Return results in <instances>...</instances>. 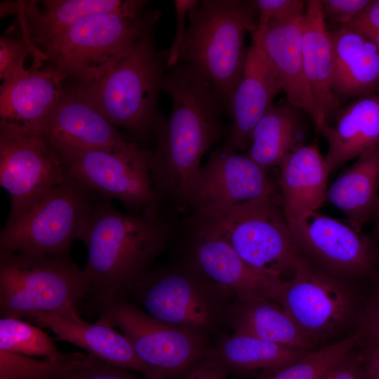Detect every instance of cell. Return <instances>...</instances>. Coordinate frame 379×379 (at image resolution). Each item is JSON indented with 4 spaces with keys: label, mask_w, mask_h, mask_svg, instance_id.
<instances>
[{
    "label": "cell",
    "mask_w": 379,
    "mask_h": 379,
    "mask_svg": "<svg viewBox=\"0 0 379 379\" xmlns=\"http://www.w3.org/2000/svg\"><path fill=\"white\" fill-rule=\"evenodd\" d=\"M29 48L25 40L2 36L0 39V78L3 81L24 67Z\"/></svg>",
    "instance_id": "d590c367"
},
{
    "label": "cell",
    "mask_w": 379,
    "mask_h": 379,
    "mask_svg": "<svg viewBox=\"0 0 379 379\" xmlns=\"http://www.w3.org/2000/svg\"><path fill=\"white\" fill-rule=\"evenodd\" d=\"M86 357L69 360L36 359L0 350V379H57Z\"/></svg>",
    "instance_id": "d6a6232c"
},
{
    "label": "cell",
    "mask_w": 379,
    "mask_h": 379,
    "mask_svg": "<svg viewBox=\"0 0 379 379\" xmlns=\"http://www.w3.org/2000/svg\"><path fill=\"white\" fill-rule=\"evenodd\" d=\"M0 350L25 355L40 356L52 360H69L84 354H64L53 340L38 326L21 319H0Z\"/></svg>",
    "instance_id": "4dcf8cb0"
},
{
    "label": "cell",
    "mask_w": 379,
    "mask_h": 379,
    "mask_svg": "<svg viewBox=\"0 0 379 379\" xmlns=\"http://www.w3.org/2000/svg\"><path fill=\"white\" fill-rule=\"evenodd\" d=\"M133 292L144 312L152 317L204 335L227 310L224 299L228 296L187 266L148 271Z\"/></svg>",
    "instance_id": "7c38bea8"
},
{
    "label": "cell",
    "mask_w": 379,
    "mask_h": 379,
    "mask_svg": "<svg viewBox=\"0 0 379 379\" xmlns=\"http://www.w3.org/2000/svg\"><path fill=\"white\" fill-rule=\"evenodd\" d=\"M359 352L361 379H379V337L365 335Z\"/></svg>",
    "instance_id": "f35d334b"
},
{
    "label": "cell",
    "mask_w": 379,
    "mask_h": 379,
    "mask_svg": "<svg viewBox=\"0 0 379 379\" xmlns=\"http://www.w3.org/2000/svg\"><path fill=\"white\" fill-rule=\"evenodd\" d=\"M333 55V90L340 100L379 94V49L347 26L330 32Z\"/></svg>",
    "instance_id": "cb8c5ba5"
},
{
    "label": "cell",
    "mask_w": 379,
    "mask_h": 379,
    "mask_svg": "<svg viewBox=\"0 0 379 379\" xmlns=\"http://www.w3.org/2000/svg\"><path fill=\"white\" fill-rule=\"evenodd\" d=\"M21 4L34 48L36 45L45 48L80 22L96 15L116 13L133 18H144L142 1H44L42 11L34 3Z\"/></svg>",
    "instance_id": "d4e9b609"
},
{
    "label": "cell",
    "mask_w": 379,
    "mask_h": 379,
    "mask_svg": "<svg viewBox=\"0 0 379 379\" xmlns=\"http://www.w3.org/2000/svg\"><path fill=\"white\" fill-rule=\"evenodd\" d=\"M253 1L259 18L257 29L252 33V37L260 41L270 22H284L298 18L303 15L307 5V1L302 0H255Z\"/></svg>",
    "instance_id": "836d02e7"
},
{
    "label": "cell",
    "mask_w": 379,
    "mask_h": 379,
    "mask_svg": "<svg viewBox=\"0 0 379 379\" xmlns=\"http://www.w3.org/2000/svg\"><path fill=\"white\" fill-rule=\"evenodd\" d=\"M371 0H321L324 17L345 25L361 12Z\"/></svg>",
    "instance_id": "74e56055"
},
{
    "label": "cell",
    "mask_w": 379,
    "mask_h": 379,
    "mask_svg": "<svg viewBox=\"0 0 379 379\" xmlns=\"http://www.w3.org/2000/svg\"><path fill=\"white\" fill-rule=\"evenodd\" d=\"M227 373L218 363L205 358L190 369L181 379H227Z\"/></svg>",
    "instance_id": "b9f144b4"
},
{
    "label": "cell",
    "mask_w": 379,
    "mask_h": 379,
    "mask_svg": "<svg viewBox=\"0 0 379 379\" xmlns=\"http://www.w3.org/2000/svg\"><path fill=\"white\" fill-rule=\"evenodd\" d=\"M365 335L359 326L345 338L313 350L298 361L256 379H320L331 366L354 350Z\"/></svg>",
    "instance_id": "1f68e13d"
},
{
    "label": "cell",
    "mask_w": 379,
    "mask_h": 379,
    "mask_svg": "<svg viewBox=\"0 0 379 379\" xmlns=\"http://www.w3.org/2000/svg\"><path fill=\"white\" fill-rule=\"evenodd\" d=\"M288 226L300 252L330 273L344 279L374 273L379 253L373 237L318 211Z\"/></svg>",
    "instance_id": "9a60e30c"
},
{
    "label": "cell",
    "mask_w": 379,
    "mask_h": 379,
    "mask_svg": "<svg viewBox=\"0 0 379 379\" xmlns=\"http://www.w3.org/2000/svg\"><path fill=\"white\" fill-rule=\"evenodd\" d=\"M302 18V15L288 21L270 22L262 44L280 80L287 102L308 114L319 131L324 123L305 73L301 51Z\"/></svg>",
    "instance_id": "7402d4cb"
},
{
    "label": "cell",
    "mask_w": 379,
    "mask_h": 379,
    "mask_svg": "<svg viewBox=\"0 0 379 379\" xmlns=\"http://www.w3.org/2000/svg\"><path fill=\"white\" fill-rule=\"evenodd\" d=\"M301 51L306 78L325 124L335 114L339 103L333 90L332 41L321 1H307L302 18Z\"/></svg>",
    "instance_id": "484cf974"
},
{
    "label": "cell",
    "mask_w": 379,
    "mask_h": 379,
    "mask_svg": "<svg viewBox=\"0 0 379 379\" xmlns=\"http://www.w3.org/2000/svg\"><path fill=\"white\" fill-rule=\"evenodd\" d=\"M149 19L111 13L80 22L44 48L52 67L78 84L100 78L142 36Z\"/></svg>",
    "instance_id": "ba28073f"
},
{
    "label": "cell",
    "mask_w": 379,
    "mask_h": 379,
    "mask_svg": "<svg viewBox=\"0 0 379 379\" xmlns=\"http://www.w3.org/2000/svg\"><path fill=\"white\" fill-rule=\"evenodd\" d=\"M199 1L197 0H175L174 1L175 17H176V30L175 38L172 46L168 53L166 67L173 68L180 60V53L185 37L186 18L189 11L199 4Z\"/></svg>",
    "instance_id": "8d00e7d4"
},
{
    "label": "cell",
    "mask_w": 379,
    "mask_h": 379,
    "mask_svg": "<svg viewBox=\"0 0 379 379\" xmlns=\"http://www.w3.org/2000/svg\"><path fill=\"white\" fill-rule=\"evenodd\" d=\"M320 379H361L358 354L353 350L331 366Z\"/></svg>",
    "instance_id": "ab89813d"
},
{
    "label": "cell",
    "mask_w": 379,
    "mask_h": 379,
    "mask_svg": "<svg viewBox=\"0 0 379 379\" xmlns=\"http://www.w3.org/2000/svg\"><path fill=\"white\" fill-rule=\"evenodd\" d=\"M99 319L128 339L147 379L182 377L205 359V335L159 321L126 299L104 309Z\"/></svg>",
    "instance_id": "9c48e42d"
},
{
    "label": "cell",
    "mask_w": 379,
    "mask_h": 379,
    "mask_svg": "<svg viewBox=\"0 0 379 379\" xmlns=\"http://www.w3.org/2000/svg\"><path fill=\"white\" fill-rule=\"evenodd\" d=\"M93 192L69 176L51 190L0 233V251L66 257L79 239L95 199Z\"/></svg>",
    "instance_id": "52a82bcc"
},
{
    "label": "cell",
    "mask_w": 379,
    "mask_h": 379,
    "mask_svg": "<svg viewBox=\"0 0 379 379\" xmlns=\"http://www.w3.org/2000/svg\"><path fill=\"white\" fill-rule=\"evenodd\" d=\"M334 115L319 131L328 144L330 173L379 145V94L355 98Z\"/></svg>",
    "instance_id": "603a6c76"
},
{
    "label": "cell",
    "mask_w": 379,
    "mask_h": 379,
    "mask_svg": "<svg viewBox=\"0 0 379 379\" xmlns=\"http://www.w3.org/2000/svg\"><path fill=\"white\" fill-rule=\"evenodd\" d=\"M278 167L282 209L289 225L317 211L327 200L330 172L314 144H300Z\"/></svg>",
    "instance_id": "44dd1931"
},
{
    "label": "cell",
    "mask_w": 379,
    "mask_h": 379,
    "mask_svg": "<svg viewBox=\"0 0 379 379\" xmlns=\"http://www.w3.org/2000/svg\"><path fill=\"white\" fill-rule=\"evenodd\" d=\"M327 200L361 232L379 204V145L364 153L332 184Z\"/></svg>",
    "instance_id": "83f0119b"
},
{
    "label": "cell",
    "mask_w": 379,
    "mask_h": 379,
    "mask_svg": "<svg viewBox=\"0 0 379 379\" xmlns=\"http://www.w3.org/2000/svg\"><path fill=\"white\" fill-rule=\"evenodd\" d=\"M151 152L129 140L58 154L69 175L93 193L117 199L131 209L156 208Z\"/></svg>",
    "instance_id": "30bf717a"
},
{
    "label": "cell",
    "mask_w": 379,
    "mask_h": 379,
    "mask_svg": "<svg viewBox=\"0 0 379 379\" xmlns=\"http://www.w3.org/2000/svg\"><path fill=\"white\" fill-rule=\"evenodd\" d=\"M69 178L61 157L41 136L0 129V184L11 201L5 225L15 222Z\"/></svg>",
    "instance_id": "5bb4252c"
},
{
    "label": "cell",
    "mask_w": 379,
    "mask_h": 379,
    "mask_svg": "<svg viewBox=\"0 0 379 379\" xmlns=\"http://www.w3.org/2000/svg\"><path fill=\"white\" fill-rule=\"evenodd\" d=\"M57 379H140L126 369L111 365L90 354Z\"/></svg>",
    "instance_id": "e575fe53"
},
{
    "label": "cell",
    "mask_w": 379,
    "mask_h": 379,
    "mask_svg": "<svg viewBox=\"0 0 379 379\" xmlns=\"http://www.w3.org/2000/svg\"><path fill=\"white\" fill-rule=\"evenodd\" d=\"M372 219L373 220V237L375 239H379V204Z\"/></svg>",
    "instance_id": "ee69618b"
},
{
    "label": "cell",
    "mask_w": 379,
    "mask_h": 379,
    "mask_svg": "<svg viewBox=\"0 0 379 379\" xmlns=\"http://www.w3.org/2000/svg\"><path fill=\"white\" fill-rule=\"evenodd\" d=\"M360 326L366 335L379 337V299L371 303L361 318Z\"/></svg>",
    "instance_id": "7bdbcfd3"
},
{
    "label": "cell",
    "mask_w": 379,
    "mask_h": 379,
    "mask_svg": "<svg viewBox=\"0 0 379 379\" xmlns=\"http://www.w3.org/2000/svg\"><path fill=\"white\" fill-rule=\"evenodd\" d=\"M87 293L82 270L68 256L0 251V312L27 318L39 312L78 310Z\"/></svg>",
    "instance_id": "5b68a950"
},
{
    "label": "cell",
    "mask_w": 379,
    "mask_h": 379,
    "mask_svg": "<svg viewBox=\"0 0 379 379\" xmlns=\"http://www.w3.org/2000/svg\"><path fill=\"white\" fill-rule=\"evenodd\" d=\"M296 109L288 103L272 104L252 131L246 155L267 172L302 144Z\"/></svg>",
    "instance_id": "f546056e"
},
{
    "label": "cell",
    "mask_w": 379,
    "mask_h": 379,
    "mask_svg": "<svg viewBox=\"0 0 379 379\" xmlns=\"http://www.w3.org/2000/svg\"><path fill=\"white\" fill-rule=\"evenodd\" d=\"M378 298L379 299V287H378Z\"/></svg>",
    "instance_id": "bcb514c9"
},
{
    "label": "cell",
    "mask_w": 379,
    "mask_h": 379,
    "mask_svg": "<svg viewBox=\"0 0 379 379\" xmlns=\"http://www.w3.org/2000/svg\"><path fill=\"white\" fill-rule=\"evenodd\" d=\"M198 227L222 238L253 269L286 281L305 259L292 237L278 198L257 199L194 218Z\"/></svg>",
    "instance_id": "277c9868"
},
{
    "label": "cell",
    "mask_w": 379,
    "mask_h": 379,
    "mask_svg": "<svg viewBox=\"0 0 379 379\" xmlns=\"http://www.w3.org/2000/svg\"><path fill=\"white\" fill-rule=\"evenodd\" d=\"M27 319L41 328L49 329L58 340L73 344L107 364L138 371L148 378V371L128 339L100 319L88 323L80 317L77 310L39 312Z\"/></svg>",
    "instance_id": "ffe728a7"
},
{
    "label": "cell",
    "mask_w": 379,
    "mask_h": 379,
    "mask_svg": "<svg viewBox=\"0 0 379 379\" xmlns=\"http://www.w3.org/2000/svg\"><path fill=\"white\" fill-rule=\"evenodd\" d=\"M264 198H278L267 171L246 155L222 147L200 167L178 200L197 218Z\"/></svg>",
    "instance_id": "4fadbf2b"
},
{
    "label": "cell",
    "mask_w": 379,
    "mask_h": 379,
    "mask_svg": "<svg viewBox=\"0 0 379 379\" xmlns=\"http://www.w3.org/2000/svg\"><path fill=\"white\" fill-rule=\"evenodd\" d=\"M281 90L262 41L252 37L244 72L232 98L230 109L233 124L223 147L237 151L249 146L255 126Z\"/></svg>",
    "instance_id": "d6986e66"
},
{
    "label": "cell",
    "mask_w": 379,
    "mask_h": 379,
    "mask_svg": "<svg viewBox=\"0 0 379 379\" xmlns=\"http://www.w3.org/2000/svg\"><path fill=\"white\" fill-rule=\"evenodd\" d=\"M107 199L94 201L79 237L88 251L81 269L86 299L99 314L132 291L164 249L169 234L156 208L124 213Z\"/></svg>",
    "instance_id": "6da1fadb"
},
{
    "label": "cell",
    "mask_w": 379,
    "mask_h": 379,
    "mask_svg": "<svg viewBox=\"0 0 379 379\" xmlns=\"http://www.w3.org/2000/svg\"><path fill=\"white\" fill-rule=\"evenodd\" d=\"M310 352L233 333L208 349L205 358L218 363L227 373L248 374L261 371L265 375L298 361Z\"/></svg>",
    "instance_id": "f1b7e54d"
},
{
    "label": "cell",
    "mask_w": 379,
    "mask_h": 379,
    "mask_svg": "<svg viewBox=\"0 0 379 379\" xmlns=\"http://www.w3.org/2000/svg\"><path fill=\"white\" fill-rule=\"evenodd\" d=\"M186 266L222 293L238 299L277 302L284 281L255 270L222 238L194 227Z\"/></svg>",
    "instance_id": "2e32d148"
},
{
    "label": "cell",
    "mask_w": 379,
    "mask_h": 379,
    "mask_svg": "<svg viewBox=\"0 0 379 379\" xmlns=\"http://www.w3.org/2000/svg\"><path fill=\"white\" fill-rule=\"evenodd\" d=\"M364 34L378 49H379V31L378 30H370Z\"/></svg>",
    "instance_id": "f6af8a7d"
},
{
    "label": "cell",
    "mask_w": 379,
    "mask_h": 379,
    "mask_svg": "<svg viewBox=\"0 0 379 379\" xmlns=\"http://www.w3.org/2000/svg\"><path fill=\"white\" fill-rule=\"evenodd\" d=\"M164 78L147 32L100 78L73 88L115 126L142 133L154 124Z\"/></svg>",
    "instance_id": "8992f818"
},
{
    "label": "cell",
    "mask_w": 379,
    "mask_h": 379,
    "mask_svg": "<svg viewBox=\"0 0 379 379\" xmlns=\"http://www.w3.org/2000/svg\"><path fill=\"white\" fill-rule=\"evenodd\" d=\"M253 1L204 0L188 13L180 60L197 70L230 107L245 67L247 32L258 27Z\"/></svg>",
    "instance_id": "3957f363"
},
{
    "label": "cell",
    "mask_w": 379,
    "mask_h": 379,
    "mask_svg": "<svg viewBox=\"0 0 379 379\" xmlns=\"http://www.w3.org/2000/svg\"><path fill=\"white\" fill-rule=\"evenodd\" d=\"M277 302L314 345L343 331L357 315L355 295L345 279L307 258L283 282Z\"/></svg>",
    "instance_id": "8fae6325"
},
{
    "label": "cell",
    "mask_w": 379,
    "mask_h": 379,
    "mask_svg": "<svg viewBox=\"0 0 379 379\" xmlns=\"http://www.w3.org/2000/svg\"><path fill=\"white\" fill-rule=\"evenodd\" d=\"M40 136L59 155L114 145L127 140L74 88L67 89L51 110Z\"/></svg>",
    "instance_id": "ac0fdd59"
},
{
    "label": "cell",
    "mask_w": 379,
    "mask_h": 379,
    "mask_svg": "<svg viewBox=\"0 0 379 379\" xmlns=\"http://www.w3.org/2000/svg\"><path fill=\"white\" fill-rule=\"evenodd\" d=\"M341 26H347L360 32L379 31V0H371L350 22Z\"/></svg>",
    "instance_id": "60d3db41"
},
{
    "label": "cell",
    "mask_w": 379,
    "mask_h": 379,
    "mask_svg": "<svg viewBox=\"0 0 379 379\" xmlns=\"http://www.w3.org/2000/svg\"><path fill=\"white\" fill-rule=\"evenodd\" d=\"M225 315L234 333L293 349L313 350L314 345L288 312L272 300L236 298Z\"/></svg>",
    "instance_id": "4316f807"
},
{
    "label": "cell",
    "mask_w": 379,
    "mask_h": 379,
    "mask_svg": "<svg viewBox=\"0 0 379 379\" xmlns=\"http://www.w3.org/2000/svg\"><path fill=\"white\" fill-rule=\"evenodd\" d=\"M161 89L170 95L172 109L167 119L154 122L158 142L150 154V173L157 196L178 199L220 136L223 103L211 84L185 63L171 68Z\"/></svg>",
    "instance_id": "7a4b0ae2"
},
{
    "label": "cell",
    "mask_w": 379,
    "mask_h": 379,
    "mask_svg": "<svg viewBox=\"0 0 379 379\" xmlns=\"http://www.w3.org/2000/svg\"><path fill=\"white\" fill-rule=\"evenodd\" d=\"M39 67H22L2 81L0 129L40 136L48 116L66 91V78L52 66Z\"/></svg>",
    "instance_id": "e0dca14e"
}]
</instances>
